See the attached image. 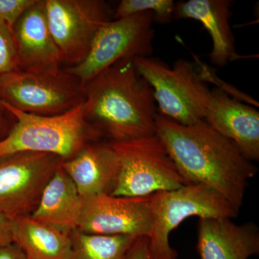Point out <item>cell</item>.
Returning a JSON list of instances; mask_svg holds the SVG:
<instances>
[{
    "label": "cell",
    "mask_w": 259,
    "mask_h": 259,
    "mask_svg": "<svg viewBox=\"0 0 259 259\" xmlns=\"http://www.w3.org/2000/svg\"><path fill=\"white\" fill-rule=\"evenodd\" d=\"M231 5L229 0H189L176 3L174 13L175 19H192L202 24L212 40L211 63L220 67L238 58L230 25Z\"/></svg>",
    "instance_id": "16"
},
{
    "label": "cell",
    "mask_w": 259,
    "mask_h": 259,
    "mask_svg": "<svg viewBox=\"0 0 259 259\" xmlns=\"http://www.w3.org/2000/svg\"><path fill=\"white\" fill-rule=\"evenodd\" d=\"M176 3L173 0H122L117 7L112 19L117 20L139 13L152 12L156 22L167 23L174 18Z\"/></svg>",
    "instance_id": "20"
},
{
    "label": "cell",
    "mask_w": 259,
    "mask_h": 259,
    "mask_svg": "<svg viewBox=\"0 0 259 259\" xmlns=\"http://www.w3.org/2000/svg\"><path fill=\"white\" fill-rule=\"evenodd\" d=\"M69 259H126L138 237L71 232Z\"/></svg>",
    "instance_id": "19"
},
{
    "label": "cell",
    "mask_w": 259,
    "mask_h": 259,
    "mask_svg": "<svg viewBox=\"0 0 259 259\" xmlns=\"http://www.w3.org/2000/svg\"><path fill=\"white\" fill-rule=\"evenodd\" d=\"M61 165L82 198L111 194L113 191L118 160L110 142L89 144L73 157L61 161Z\"/></svg>",
    "instance_id": "15"
},
{
    "label": "cell",
    "mask_w": 259,
    "mask_h": 259,
    "mask_svg": "<svg viewBox=\"0 0 259 259\" xmlns=\"http://www.w3.org/2000/svg\"><path fill=\"white\" fill-rule=\"evenodd\" d=\"M126 259H152L148 237H139L136 239Z\"/></svg>",
    "instance_id": "23"
},
{
    "label": "cell",
    "mask_w": 259,
    "mask_h": 259,
    "mask_svg": "<svg viewBox=\"0 0 259 259\" xmlns=\"http://www.w3.org/2000/svg\"><path fill=\"white\" fill-rule=\"evenodd\" d=\"M4 109L0 105V140L5 137L6 134L7 130H8V124L4 115Z\"/></svg>",
    "instance_id": "26"
},
{
    "label": "cell",
    "mask_w": 259,
    "mask_h": 259,
    "mask_svg": "<svg viewBox=\"0 0 259 259\" xmlns=\"http://www.w3.org/2000/svg\"><path fill=\"white\" fill-rule=\"evenodd\" d=\"M204 120L233 141L248 161H259V112L254 106L214 89Z\"/></svg>",
    "instance_id": "13"
},
{
    "label": "cell",
    "mask_w": 259,
    "mask_h": 259,
    "mask_svg": "<svg viewBox=\"0 0 259 259\" xmlns=\"http://www.w3.org/2000/svg\"><path fill=\"white\" fill-rule=\"evenodd\" d=\"M18 69L13 30L0 23V75Z\"/></svg>",
    "instance_id": "21"
},
{
    "label": "cell",
    "mask_w": 259,
    "mask_h": 259,
    "mask_svg": "<svg viewBox=\"0 0 259 259\" xmlns=\"http://www.w3.org/2000/svg\"><path fill=\"white\" fill-rule=\"evenodd\" d=\"M0 105L15 120L12 129L0 140V157L20 152L42 153L56 155L64 161L103 136L85 119L82 104L54 116L26 113L3 101Z\"/></svg>",
    "instance_id": "3"
},
{
    "label": "cell",
    "mask_w": 259,
    "mask_h": 259,
    "mask_svg": "<svg viewBox=\"0 0 259 259\" xmlns=\"http://www.w3.org/2000/svg\"><path fill=\"white\" fill-rule=\"evenodd\" d=\"M133 61L140 76L152 88L159 115L181 125L204 120L211 90L204 73L193 62L180 59L171 67L151 56Z\"/></svg>",
    "instance_id": "4"
},
{
    "label": "cell",
    "mask_w": 259,
    "mask_h": 259,
    "mask_svg": "<svg viewBox=\"0 0 259 259\" xmlns=\"http://www.w3.org/2000/svg\"><path fill=\"white\" fill-rule=\"evenodd\" d=\"M82 204V197L60 163L30 216L37 222L70 235L79 226Z\"/></svg>",
    "instance_id": "17"
},
{
    "label": "cell",
    "mask_w": 259,
    "mask_h": 259,
    "mask_svg": "<svg viewBox=\"0 0 259 259\" xmlns=\"http://www.w3.org/2000/svg\"><path fill=\"white\" fill-rule=\"evenodd\" d=\"M151 230L149 239L152 259H177L170 234L191 217L230 218L238 216L231 204L216 191L200 184H188L150 196Z\"/></svg>",
    "instance_id": "5"
},
{
    "label": "cell",
    "mask_w": 259,
    "mask_h": 259,
    "mask_svg": "<svg viewBox=\"0 0 259 259\" xmlns=\"http://www.w3.org/2000/svg\"><path fill=\"white\" fill-rule=\"evenodd\" d=\"M12 241L28 259H69L71 236L30 215L11 219Z\"/></svg>",
    "instance_id": "18"
},
{
    "label": "cell",
    "mask_w": 259,
    "mask_h": 259,
    "mask_svg": "<svg viewBox=\"0 0 259 259\" xmlns=\"http://www.w3.org/2000/svg\"><path fill=\"white\" fill-rule=\"evenodd\" d=\"M150 196L102 194L83 198L77 229L93 234L148 238L151 230Z\"/></svg>",
    "instance_id": "11"
},
{
    "label": "cell",
    "mask_w": 259,
    "mask_h": 259,
    "mask_svg": "<svg viewBox=\"0 0 259 259\" xmlns=\"http://www.w3.org/2000/svg\"><path fill=\"white\" fill-rule=\"evenodd\" d=\"M36 0H0V23L13 30L22 15Z\"/></svg>",
    "instance_id": "22"
},
{
    "label": "cell",
    "mask_w": 259,
    "mask_h": 259,
    "mask_svg": "<svg viewBox=\"0 0 259 259\" xmlns=\"http://www.w3.org/2000/svg\"><path fill=\"white\" fill-rule=\"evenodd\" d=\"M48 25L63 62L79 64L88 56L100 28L111 20L102 0H44Z\"/></svg>",
    "instance_id": "9"
},
{
    "label": "cell",
    "mask_w": 259,
    "mask_h": 259,
    "mask_svg": "<svg viewBox=\"0 0 259 259\" xmlns=\"http://www.w3.org/2000/svg\"><path fill=\"white\" fill-rule=\"evenodd\" d=\"M0 259H28L14 243L0 245Z\"/></svg>",
    "instance_id": "24"
},
{
    "label": "cell",
    "mask_w": 259,
    "mask_h": 259,
    "mask_svg": "<svg viewBox=\"0 0 259 259\" xmlns=\"http://www.w3.org/2000/svg\"><path fill=\"white\" fill-rule=\"evenodd\" d=\"M18 69L30 72L57 74L62 56L53 38L44 0H36L13 29Z\"/></svg>",
    "instance_id": "12"
},
{
    "label": "cell",
    "mask_w": 259,
    "mask_h": 259,
    "mask_svg": "<svg viewBox=\"0 0 259 259\" xmlns=\"http://www.w3.org/2000/svg\"><path fill=\"white\" fill-rule=\"evenodd\" d=\"M197 250L200 259H248L259 253L258 227L230 218H199Z\"/></svg>",
    "instance_id": "14"
},
{
    "label": "cell",
    "mask_w": 259,
    "mask_h": 259,
    "mask_svg": "<svg viewBox=\"0 0 259 259\" xmlns=\"http://www.w3.org/2000/svg\"><path fill=\"white\" fill-rule=\"evenodd\" d=\"M156 135L187 184L212 189L239 213L248 182L258 168L233 141L204 120L181 125L158 113Z\"/></svg>",
    "instance_id": "1"
},
{
    "label": "cell",
    "mask_w": 259,
    "mask_h": 259,
    "mask_svg": "<svg viewBox=\"0 0 259 259\" xmlns=\"http://www.w3.org/2000/svg\"><path fill=\"white\" fill-rule=\"evenodd\" d=\"M118 173L111 195L147 197L188 185L156 135L112 142Z\"/></svg>",
    "instance_id": "6"
},
{
    "label": "cell",
    "mask_w": 259,
    "mask_h": 259,
    "mask_svg": "<svg viewBox=\"0 0 259 259\" xmlns=\"http://www.w3.org/2000/svg\"><path fill=\"white\" fill-rule=\"evenodd\" d=\"M62 159L49 153L20 152L0 157V214L30 215Z\"/></svg>",
    "instance_id": "10"
},
{
    "label": "cell",
    "mask_w": 259,
    "mask_h": 259,
    "mask_svg": "<svg viewBox=\"0 0 259 259\" xmlns=\"http://www.w3.org/2000/svg\"><path fill=\"white\" fill-rule=\"evenodd\" d=\"M156 22L152 12L110 20L100 28L88 56L66 71L83 87L104 70L123 59L149 57L153 52Z\"/></svg>",
    "instance_id": "8"
},
{
    "label": "cell",
    "mask_w": 259,
    "mask_h": 259,
    "mask_svg": "<svg viewBox=\"0 0 259 259\" xmlns=\"http://www.w3.org/2000/svg\"><path fill=\"white\" fill-rule=\"evenodd\" d=\"M83 99L84 87L66 69L57 74L16 69L0 75V101L26 113L61 115L82 104Z\"/></svg>",
    "instance_id": "7"
},
{
    "label": "cell",
    "mask_w": 259,
    "mask_h": 259,
    "mask_svg": "<svg viewBox=\"0 0 259 259\" xmlns=\"http://www.w3.org/2000/svg\"><path fill=\"white\" fill-rule=\"evenodd\" d=\"M13 243L11 236V219L0 214V245Z\"/></svg>",
    "instance_id": "25"
},
{
    "label": "cell",
    "mask_w": 259,
    "mask_h": 259,
    "mask_svg": "<svg viewBox=\"0 0 259 259\" xmlns=\"http://www.w3.org/2000/svg\"><path fill=\"white\" fill-rule=\"evenodd\" d=\"M85 119L110 141L156 135L157 105L133 59L117 61L84 85Z\"/></svg>",
    "instance_id": "2"
}]
</instances>
